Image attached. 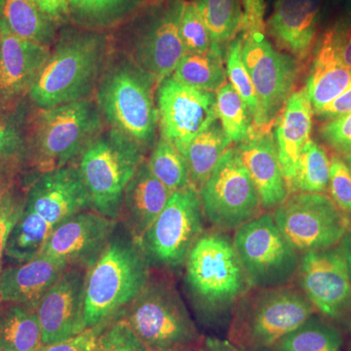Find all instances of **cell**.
Segmentation results:
<instances>
[{
    "mask_svg": "<svg viewBox=\"0 0 351 351\" xmlns=\"http://www.w3.org/2000/svg\"><path fill=\"white\" fill-rule=\"evenodd\" d=\"M52 47L29 103L48 108L93 98L112 52L110 34L63 25Z\"/></svg>",
    "mask_w": 351,
    "mask_h": 351,
    "instance_id": "cell-1",
    "label": "cell"
},
{
    "mask_svg": "<svg viewBox=\"0 0 351 351\" xmlns=\"http://www.w3.org/2000/svg\"><path fill=\"white\" fill-rule=\"evenodd\" d=\"M27 178L24 209L7 242L4 263L9 265L36 258L58 226L73 215L91 209L76 164Z\"/></svg>",
    "mask_w": 351,
    "mask_h": 351,
    "instance_id": "cell-2",
    "label": "cell"
},
{
    "mask_svg": "<svg viewBox=\"0 0 351 351\" xmlns=\"http://www.w3.org/2000/svg\"><path fill=\"white\" fill-rule=\"evenodd\" d=\"M24 127L29 175L75 164L107 124L93 97L48 108L27 101Z\"/></svg>",
    "mask_w": 351,
    "mask_h": 351,
    "instance_id": "cell-3",
    "label": "cell"
},
{
    "mask_svg": "<svg viewBox=\"0 0 351 351\" xmlns=\"http://www.w3.org/2000/svg\"><path fill=\"white\" fill-rule=\"evenodd\" d=\"M151 267L140 241L119 221L105 250L87 270L84 291L87 329L119 319L149 281Z\"/></svg>",
    "mask_w": 351,
    "mask_h": 351,
    "instance_id": "cell-4",
    "label": "cell"
},
{
    "mask_svg": "<svg viewBox=\"0 0 351 351\" xmlns=\"http://www.w3.org/2000/svg\"><path fill=\"white\" fill-rule=\"evenodd\" d=\"M184 284L196 313L205 322L232 316L252 285L233 241L225 232H204L184 263Z\"/></svg>",
    "mask_w": 351,
    "mask_h": 351,
    "instance_id": "cell-5",
    "label": "cell"
},
{
    "mask_svg": "<svg viewBox=\"0 0 351 351\" xmlns=\"http://www.w3.org/2000/svg\"><path fill=\"white\" fill-rule=\"evenodd\" d=\"M156 86L158 83L151 75L112 47L94 95L108 128L145 152L154 145L158 127Z\"/></svg>",
    "mask_w": 351,
    "mask_h": 351,
    "instance_id": "cell-6",
    "label": "cell"
},
{
    "mask_svg": "<svg viewBox=\"0 0 351 351\" xmlns=\"http://www.w3.org/2000/svg\"><path fill=\"white\" fill-rule=\"evenodd\" d=\"M184 0H151L119 25L112 47L151 75L157 83L172 75L186 54L180 36Z\"/></svg>",
    "mask_w": 351,
    "mask_h": 351,
    "instance_id": "cell-7",
    "label": "cell"
},
{
    "mask_svg": "<svg viewBox=\"0 0 351 351\" xmlns=\"http://www.w3.org/2000/svg\"><path fill=\"white\" fill-rule=\"evenodd\" d=\"M311 302L295 286L252 288L233 309L228 341L244 351H265L314 315Z\"/></svg>",
    "mask_w": 351,
    "mask_h": 351,
    "instance_id": "cell-8",
    "label": "cell"
},
{
    "mask_svg": "<svg viewBox=\"0 0 351 351\" xmlns=\"http://www.w3.org/2000/svg\"><path fill=\"white\" fill-rule=\"evenodd\" d=\"M120 319L125 321L147 351L184 350L200 339L179 291L165 276L152 274Z\"/></svg>",
    "mask_w": 351,
    "mask_h": 351,
    "instance_id": "cell-9",
    "label": "cell"
},
{
    "mask_svg": "<svg viewBox=\"0 0 351 351\" xmlns=\"http://www.w3.org/2000/svg\"><path fill=\"white\" fill-rule=\"evenodd\" d=\"M144 156L140 147L106 127L75 163L92 210L119 221L124 191Z\"/></svg>",
    "mask_w": 351,
    "mask_h": 351,
    "instance_id": "cell-10",
    "label": "cell"
},
{
    "mask_svg": "<svg viewBox=\"0 0 351 351\" xmlns=\"http://www.w3.org/2000/svg\"><path fill=\"white\" fill-rule=\"evenodd\" d=\"M232 241L252 287H281L295 278L301 257L272 214H261L240 226Z\"/></svg>",
    "mask_w": 351,
    "mask_h": 351,
    "instance_id": "cell-11",
    "label": "cell"
},
{
    "mask_svg": "<svg viewBox=\"0 0 351 351\" xmlns=\"http://www.w3.org/2000/svg\"><path fill=\"white\" fill-rule=\"evenodd\" d=\"M199 191L195 186L171 195L165 207L140 240L149 263L162 269H176L186 263L189 252L204 233Z\"/></svg>",
    "mask_w": 351,
    "mask_h": 351,
    "instance_id": "cell-12",
    "label": "cell"
},
{
    "mask_svg": "<svg viewBox=\"0 0 351 351\" xmlns=\"http://www.w3.org/2000/svg\"><path fill=\"white\" fill-rule=\"evenodd\" d=\"M204 218L218 232L237 230L263 214L257 189L237 149H228L199 189Z\"/></svg>",
    "mask_w": 351,
    "mask_h": 351,
    "instance_id": "cell-13",
    "label": "cell"
},
{
    "mask_svg": "<svg viewBox=\"0 0 351 351\" xmlns=\"http://www.w3.org/2000/svg\"><path fill=\"white\" fill-rule=\"evenodd\" d=\"M274 211L277 226L300 255L338 246L348 234V219L324 193H292Z\"/></svg>",
    "mask_w": 351,
    "mask_h": 351,
    "instance_id": "cell-14",
    "label": "cell"
},
{
    "mask_svg": "<svg viewBox=\"0 0 351 351\" xmlns=\"http://www.w3.org/2000/svg\"><path fill=\"white\" fill-rule=\"evenodd\" d=\"M242 36V58L258 98L254 130H271L298 78L297 60L272 47L263 34Z\"/></svg>",
    "mask_w": 351,
    "mask_h": 351,
    "instance_id": "cell-15",
    "label": "cell"
},
{
    "mask_svg": "<svg viewBox=\"0 0 351 351\" xmlns=\"http://www.w3.org/2000/svg\"><path fill=\"white\" fill-rule=\"evenodd\" d=\"M156 100L161 138L180 152L218 120L216 93L182 84L171 75L157 86Z\"/></svg>",
    "mask_w": 351,
    "mask_h": 351,
    "instance_id": "cell-16",
    "label": "cell"
},
{
    "mask_svg": "<svg viewBox=\"0 0 351 351\" xmlns=\"http://www.w3.org/2000/svg\"><path fill=\"white\" fill-rule=\"evenodd\" d=\"M297 277L302 292L327 317L338 319L350 311L351 276L345 245L302 254Z\"/></svg>",
    "mask_w": 351,
    "mask_h": 351,
    "instance_id": "cell-17",
    "label": "cell"
},
{
    "mask_svg": "<svg viewBox=\"0 0 351 351\" xmlns=\"http://www.w3.org/2000/svg\"><path fill=\"white\" fill-rule=\"evenodd\" d=\"M87 270L69 267L36 306L43 346L77 336L87 329L84 291Z\"/></svg>",
    "mask_w": 351,
    "mask_h": 351,
    "instance_id": "cell-18",
    "label": "cell"
},
{
    "mask_svg": "<svg viewBox=\"0 0 351 351\" xmlns=\"http://www.w3.org/2000/svg\"><path fill=\"white\" fill-rule=\"evenodd\" d=\"M117 225V219L84 210L58 226L40 254L63 260L71 267L89 269L105 250Z\"/></svg>",
    "mask_w": 351,
    "mask_h": 351,
    "instance_id": "cell-19",
    "label": "cell"
},
{
    "mask_svg": "<svg viewBox=\"0 0 351 351\" xmlns=\"http://www.w3.org/2000/svg\"><path fill=\"white\" fill-rule=\"evenodd\" d=\"M51 48L21 38L0 25V110L15 112L29 100Z\"/></svg>",
    "mask_w": 351,
    "mask_h": 351,
    "instance_id": "cell-20",
    "label": "cell"
},
{
    "mask_svg": "<svg viewBox=\"0 0 351 351\" xmlns=\"http://www.w3.org/2000/svg\"><path fill=\"white\" fill-rule=\"evenodd\" d=\"M235 149L257 189L263 209L274 211L287 199L290 193L272 129L254 130L251 137L239 143Z\"/></svg>",
    "mask_w": 351,
    "mask_h": 351,
    "instance_id": "cell-21",
    "label": "cell"
},
{
    "mask_svg": "<svg viewBox=\"0 0 351 351\" xmlns=\"http://www.w3.org/2000/svg\"><path fill=\"white\" fill-rule=\"evenodd\" d=\"M322 0H276L265 31L280 49L304 60L319 27Z\"/></svg>",
    "mask_w": 351,
    "mask_h": 351,
    "instance_id": "cell-22",
    "label": "cell"
},
{
    "mask_svg": "<svg viewBox=\"0 0 351 351\" xmlns=\"http://www.w3.org/2000/svg\"><path fill=\"white\" fill-rule=\"evenodd\" d=\"M68 263L39 254L0 272V304H18L36 309L38 302L68 269Z\"/></svg>",
    "mask_w": 351,
    "mask_h": 351,
    "instance_id": "cell-23",
    "label": "cell"
},
{
    "mask_svg": "<svg viewBox=\"0 0 351 351\" xmlns=\"http://www.w3.org/2000/svg\"><path fill=\"white\" fill-rule=\"evenodd\" d=\"M172 193L152 174L147 160L144 159L124 191L119 223L140 241L162 212Z\"/></svg>",
    "mask_w": 351,
    "mask_h": 351,
    "instance_id": "cell-24",
    "label": "cell"
},
{
    "mask_svg": "<svg viewBox=\"0 0 351 351\" xmlns=\"http://www.w3.org/2000/svg\"><path fill=\"white\" fill-rule=\"evenodd\" d=\"M313 108L306 87L289 97L276 122L277 152L287 184L294 177L302 147L311 138Z\"/></svg>",
    "mask_w": 351,
    "mask_h": 351,
    "instance_id": "cell-25",
    "label": "cell"
},
{
    "mask_svg": "<svg viewBox=\"0 0 351 351\" xmlns=\"http://www.w3.org/2000/svg\"><path fill=\"white\" fill-rule=\"evenodd\" d=\"M351 85V68L341 63L337 53L335 24L323 34L306 89L314 112H319Z\"/></svg>",
    "mask_w": 351,
    "mask_h": 351,
    "instance_id": "cell-26",
    "label": "cell"
},
{
    "mask_svg": "<svg viewBox=\"0 0 351 351\" xmlns=\"http://www.w3.org/2000/svg\"><path fill=\"white\" fill-rule=\"evenodd\" d=\"M0 25L21 38L49 48L61 27L32 0H0Z\"/></svg>",
    "mask_w": 351,
    "mask_h": 351,
    "instance_id": "cell-27",
    "label": "cell"
},
{
    "mask_svg": "<svg viewBox=\"0 0 351 351\" xmlns=\"http://www.w3.org/2000/svg\"><path fill=\"white\" fill-rule=\"evenodd\" d=\"M145 0H66L69 24L88 31H114L130 19Z\"/></svg>",
    "mask_w": 351,
    "mask_h": 351,
    "instance_id": "cell-28",
    "label": "cell"
},
{
    "mask_svg": "<svg viewBox=\"0 0 351 351\" xmlns=\"http://www.w3.org/2000/svg\"><path fill=\"white\" fill-rule=\"evenodd\" d=\"M43 346L36 309L0 304V351H38Z\"/></svg>",
    "mask_w": 351,
    "mask_h": 351,
    "instance_id": "cell-29",
    "label": "cell"
},
{
    "mask_svg": "<svg viewBox=\"0 0 351 351\" xmlns=\"http://www.w3.org/2000/svg\"><path fill=\"white\" fill-rule=\"evenodd\" d=\"M230 144L232 140L218 120L191 141L181 154L188 166L191 186L199 191Z\"/></svg>",
    "mask_w": 351,
    "mask_h": 351,
    "instance_id": "cell-30",
    "label": "cell"
},
{
    "mask_svg": "<svg viewBox=\"0 0 351 351\" xmlns=\"http://www.w3.org/2000/svg\"><path fill=\"white\" fill-rule=\"evenodd\" d=\"M27 101L15 112L0 110V182L16 181L27 174L24 127Z\"/></svg>",
    "mask_w": 351,
    "mask_h": 351,
    "instance_id": "cell-31",
    "label": "cell"
},
{
    "mask_svg": "<svg viewBox=\"0 0 351 351\" xmlns=\"http://www.w3.org/2000/svg\"><path fill=\"white\" fill-rule=\"evenodd\" d=\"M171 76L188 86L217 93L226 83L221 46L213 43L206 52L186 53Z\"/></svg>",
    "mask_w": 351,
    "mask_h": 351,
    "instance_id": "cell-32",
    "label": "cell"
},
{
    "mask_svg": "<svg viewBox=\"0 0 351 351\" xmlns=\"http://www.w3.org/2000/svg\"><path fill=\"white\" fill-rule=\"evenodd\" d=\"M330 160L327 152L314 141L302 147L289 193H325L329 189Z\"/></svg>",
    "mask_w": 351,
    "mask_h": 351,
    "instance_id": "cell-33",
    "label": "cell"
},
{
    "mask_svg": "<svg viewBox=\"0 0 351 351\" xmlns=\"http://www.w3.org/2000/svg\"><path fill=\"white\" fill-rule=\"evenodd\" d=\"M198 10L212 43L223 45L230 43L241 31V0H193Z\"/></svg>",
    "mask_w": 351,
    "mask_h": 351,
    "instance_id": "cell-34",
    "label": "cell"
},
{
    "mask_svg": "<svg viewBox=\"0 0 351 351\" xmlns=\"http://www.w3.org/2000/svg\"><path fill=\"white\" fill-rule=\"evenodd\" d=\"M343 339L336 328L311 316L284 337L274 351H343Z\"/></svg>",
    "mask_w": 351,
    "mask_h": 351,
    "instance_id": "cell-35",
    "label": "cell"
},
{
    "mask_svg": "<svg viewBox=\"0 0 351 351\" xmlns=\"http://www.w3.org/2000/svg\"><path fill=\"white\" fill-rule=\"evenodd\" d=\"M219 123L232 142L241 143L254 132V120L245 101L230 83L216 93Z\"/></svg>",
    "mask_w": 351,
    "mask_h": 351,
    "instance_id": "cell-36",
    "label": "cell"
},
{
    "mask_svg": "<svg viewBox=\"0 0 351 351\" xmlns=\"http://www.w3.org/2000/svg\"><path fill=\"white\" fill-rule=\"evenodd\" d=\"M149 169L171 193L191 186L188 166L181 152L165 138L154 145L149 160Z\"/></svg>",
    "mask_w": 351,
    "mask_h": 351,
    "instance_id": "cell-37",
    "label": "cell"
},
{
    "mask_svg": "<svg viewBox=\"0 0 351 351\" xmlns=\"http://www.w3.org/2000/svg\"><path fill=\"white\" fill-rule=\"evenodd\" d=\"M230 41L226 56V75L230 84L245 101L250 110L253 120L258 112V98L255 87L252 82L248 69L245 66L242 58V36Z\"/></svg>",
    "mask_w": 351,
    "mask_h": 351,
    "instance_id": "cell-38",
    "label": "cell"
},
{
    "mask_svg": "<svg viewBox=\"0 0 351 351\" xmlns=\"http://www.w3.org/2000/svg\"><path fill=\"white\" fill-rule=\"evenodd\" d=\"M180 36L186 53L206 52L213 44L199 10L193 1L184 0L180 20Z\"/></svg>",
    "mask_w": 351,
    "mask_h": 351,
    "instance_id": "cell-39",
    "label": "cell"
},
{
    "mask_svg": "<svg viewBox=\"0 0 351 351\" xmlns=\"http://www.w3.org/2000/svg\"><path fill=\"white\" fill-rule=\"evenodd\" d=\"M25 199V182L21 180L9 189L0 202V272L4 267L7 242L14 226L23 213Z\"/></svg>",
    "mask_w": 351,
    "mask_h": 351,
    "instance_id": "cell-40",
    "label": "cell"
},
{
    "mask_svg": "<svg viewBox=\"0 0 351 351\" xmlns=\"http://www.w3.org/2000/svg\"><path fill=\"white\" fill-rule=\"evenodd\" d=\"M92 351H147L125 321H112L100 335Z\"/></svg>",
    "mask_w": 351,
    "mask_h": 351,
    "instance_id": "cell-41",
    "label": "cell"
},
{
    "mask_svg": "<svg viewBox=\"0 0 351 351\" xmlns=\"http://www.w3.org/2000/svg\"><path fill=\"white\" fill-rule=\"evenodd\" d=\"M329 191L337 206L351 214V171L339 156H332L330 161Z\"/></svg>",
    "mask_w": 351,
    "mask_h": 351,
    "instance_id": "cell-42",
    "label": "cell"
},
{
    "mask_svg": "<svg viewBox=\"0 0 351 351\" xmlns=\"http://www.w3.org/2000/svg\"><path fill=\"white\" fill-rule=\"evenodd\" d=\"M320 133L325 142L339 154H351V112L329 120L322 126Z\"/></svg>",
    "mask_w": 351,
    "mask_h": 351,
    "instance_id": "cell-43",
    "label": "cell"
},
{
    "mask_svg": "<svg viewBox=\"0 0 351 351\" xmlns=\"http://www.w3.org/2000/svg\"><path fill=\"white\" fill-rule=\"evenodd\" d=\"M110 323L112 322L104 323V324L88 328L85 331L80 332V335L73 337V338L53 343V345L43 346L38 351H92L94 350L101 332Z\"/></svg>",
    "mask_w": 351,
    "mask_h": 351,
    "instance_id": "cell-44",
    "label": "cell"
},
{
    "mask_svg": "<svg viewBox=\"0 0 351 351\" xmlns=\"http://www.w3.org/2000/svg\"><path fill=\"white\" fill-rule=\"evenodd\" d=\"M241 31L244 34H263L265 32V0H241Z\"/></svg>",
    "mask_w": 351,
    "mask_h": 351,
    "instance_id": "cell-45",
    "label": "cell"
},
{
    "mask_svg": "<svg viewBox=\"0 0 351 351\" xmlns=\"http://www.w3.org/2000/svg\"><path fill=\"white\" fill-rule=\"evenodd\" d=\"M337 53L341 63L351 68V23L350 18H343L335 24Z\"/></svg>",
    "mask_w": 351,
    "mask_h": 351,
    "instance_id": "cell-46",
    "label": "cell"
},
{
    "mask_svg": "<svg viewBox=\"0 0 351 351\" xmlns=\"http://www.w3.org/2000/svg\"><path fill=\"white\" fill-rule=\"evenodd\" d=\"M32 1L60 27L69 24V8L66 0H32Z\"/></svg>",
    "mask_w": 351,
    "mask_h": 351,
    "instance_id": "cell-47",
    "label": "cell"
},
{
    "mask_svg": "<svg viewBox=\"0 0 351 351\" xmlns=\"http://www.w3.org/2000/svg\"><path fill=\"white\" fill-rule=\"evenodd\" d=\"M351 112V85L341 96L335 99L319 112L316 113L322 119L332 120Z\"/></svg>",
    "mask_w": 351,
    "mask_h": 351,
    "instance_id": "cell-48",
    "label": "cell"
},
{
    "mask_svg": "<svg viewBox=\"0 0 351 351\" xmlns=\"http://www.w3.org/2000/svg\"><path fill=\"white\" fill-rule=\"evenodd\" d=\"M199 351H244L233 346L228 341L209 339Z\"/></svg>",
    "mask_w": 351,
    "mask_h": 351,
    "instance_id": "cell-49",
    "label": "cell"
},
{
    "mask_svg": "<svg viewBox=\"0 0 351 351\" xmlns=\"http://www.w3.org/2000/svg\"><path fill=\"white\" fill-rule=\"evenodd\" d=\"M24 179V178H23ZM16 180V181H1L0 182V202L3 199L4 196L8 193L9 189L12 188L14 184H17L21 180Z\"/></svg>",
    "mask_w": 351,
    "mask_h": 351,
    "instance_id": "cell-50",
    "label": "cell"
},
{
    "mask_svg": "<svg viewBox=\"0 0 351 351\" xmlns=\"http://www.w3.org/2000/svg\"><path fill=\"white\" fill-rule=\"evenodd\" d=\"M345 242L346 258H348V267H350L351 276V237H348V239H346Z\"/></svg>",
    "mask_w": 351,
    "mask_h": 351,
    "instance_id": "cell-51",
    "label": "cell"
},
{
    "mask_svg": "<svg viewBox=\"0 0 351 351\" xmlns=\"http://www.w3.org/2000/svg\"><path fill=\"white\" fill-rule=\"evenodd\" d=\"M345 161L346 164H348V168H350L351 171V154H348V156H346Z\"/></svg>",
    "mask_w": 351,
    "mask_h": 351,
    "instance_id": "cell-52",
    "label": "cell"
},
{
    "mask_svg": "<svg viewBox=\"0 0 351 351\" xmlns=\"http://www.w3.org/2000/svg\"><path fill=\"white\" fill-rule=\"evenodd\" d=\"M173 351H199V350H193V348H184V350H173Z\"/></svg>",
    "mask_w": 351,
    "mask_h": 351,
    "instance_id": "cell-53",
    "label": "cell"
},
{
    "mask_svg": "<svg viewBox=\"0 0 351 351\" xmlns=\"http://www.w3.org/2000/svg\"><path fill=\"white\" fill-rule=\"evenodd\" d=\"M339 1H346L348 2V3H351V0H339Z\"/></svg>",
    "mask_w": 351,
    "mask_h": 351,
    "instance_id": "cell-54",
    "label": "cell"
},
{
    "mask_svg": "<svg viewBox=\"0 0 351 351\" xmlns=\"http://www.w3.org/2000/svg\"><path fill=\"white\" fill-rule=\"evenodd\" d=\"M145 1H151V0H145Z\"/></svg>",
    "mask_w": 351,
    "mask_h": 351,
    "instance_id": "cell-55",
    "label": "cell"
}]
</instances>
